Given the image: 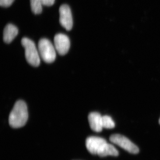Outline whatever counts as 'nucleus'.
Wrapping results in <instances>:
<instances>
[{"label":"nucleus","mask_w":160,"mask_h":160,"mask_svg":"<svg viewBox=\"0 0 160 160\" xmlns=\"http://www.w3.org/2000/svg\"><path fill=\"white\" fill-rule=\"evenodd\" d=\"M98 155L101 157H104L109 155L118 156L119 152L113 145L106 143L99 150Z\"/></svg>","instance_id":"10"},{"label":"nucleus","mask_w":160,"mask_h":160,"mask_svg":"<svg viewBox=\"0 0 160 160\" xmlns=\"http://www.w3.org/2000/svg\"><path fill=\"white\" fill-rule=\"evenodd\" d=\"M22 44L25 49V56L27 62L34 67L39 66V52L34 42L28 38H24L22 39Z\"/></svg>","instance_id":"2"},{"label":"nucleus","mask_w":160,"mask_h":160,"mask_svg":"<svg viewBox=\"0 0 160 160\" xmlns=\"http://www.w3.org/2000/svg\"><path fill=\"white\" fill-rule=\"evenodd\" d=\"M55 0H42L44 6H50L54 4Z\"/></svg>","instance_id":"14"},{"label":"nucleus","mask_w":160,"mask_h":160,"mask_svg":"<svg viewBox=\"0 0 160 160\" xmlns=\"http://www.w3.org/2000/svg\"><path fill=\"white\" fill-rule=\"evenodd\" d=\"M60 24L67 31L72 29L73 26L72 15L71 9L68 5L64 4L59 8Z\"/></svg>","instance_id":"5"},{"label":"nucleus","mask_w":160,"mask_h":160,"mask_svg":"<svg viewBox=\"0 0 160 160\" xmlns=\"http://www.w3.org/2000/svg\"><path fill=\"white\" fill-rule=\"evenodd\" d=\"M38 49L40 57L46 63L53 62L56 57L55 48L49 40L42 38L38 44Z\"/></svg>","instance_id":"3"},{"label":"nucleus","mask_w":160,"mask_h":160,"mask_svg":"<svg viewBox=\"0 0 160 160\" xmlns=\"http://www.w3.org/2000/svg\"><path fill=\"white\" fill-rule=\"evenodd\" d=\"M18 33V30L16 26L11 24H7L3 31V40L7 44L11 43Z\"/></svg>","instance_id":"9"},{"label":"nucleus","mask_w":160,"mask_h":160,"mask_svg":"<svg viewBox=\"0 0 160 160\" xmlns=\"http://www.w3.org/2000/svg\"><path fill=\"white\" fill-rule=\"evenodd\" d=\"M54 42L56 50L60 55H64L69 51L70 46V40L66 35L63 33L56 35Z\"/></svg>","instance_id":"6"},{"label":"nucleus","mask_w":160,"mask_h":160,"mask_svg":"<svg viewBox=\"0 0 160 160\" xmlns=\"http://www.w3.org/2000/svg\"><path fill=\"white\" fill-rule=\"evenodd\" d=\"M28 118V109L26 103L22 100L18 101L9 114V125L14 128L22 127L26 124Z\"/></svg>","instance_id":"1"},{"label":"nucleus","mask_w":160,"mask_h":160,"mask_svg":"<svg viewBox=\"0 0 160 160\" xmlns=\"http://www.w3.org/2000/svg\"><path fill=\"white\" fill-rule=\"evenodd\" d=\"M14 0H0V5L2 7H8L11 6Z\"/></svg>","instance_id":"13"},{"label":"nucleus","mask_w":160,"mask_h":160,"mask_svg":"<svg viewBox=\"0 0 160 160\" xmlns=\"http://www.w3.org/2000/svg\"><path fill=\"white\" fill-rule=\"evenodd\" d=\"M111 142L118 145L121 148L132 154H137L139 151L138 148L131 141L122 135L114 134L112 135L109 138Z\"/></svg>","instance_id":"4"},{"label":"nucleus","mask_w":160,"mask_h":160,"mask_svg":"<svg viewBox=\"0 0 160 160\" xmlns=\"http://www.w3.org/2000/svg\"><path fill=\"white\" fill-rule=\"evenodd\" d=\"M159 124L160 125V119H159Z\"/></svg>","instance_id":"15"},{"label":"nucleus","mask_w":160,"mask_h":160,"mask_svg":"<svg viewBox=\"0 0 160 160\" xmlns=\"http://www.w3.org/2000/svg\"><path fill=\"white\" fill-rule=\"evenodd\" d=\"M89 126L92 130L100 132L102 130V116L98 112H92L88 116Z\"/></svg>","instance_id":"8"},{"label":"nucleus","mask_w":160,"mask_h":160,"mask_svg":"<svg viewBox=\"0 0 160 160\" xmlns=\"http://www.w3.org/2000/svg\"><path fill=\"white\" fill-rule=\"evenodd\" d=\"M107 142L103 138L98 137H89L86 139V147L88 151L92 154H98L99 150Z\"/></svg>","instance_id":"7"},{"label":"nucleus","mask_w":160,"mask_h":160,"mask_svg":"<svg viewBox=\"0 0 160 160\" xmlns=\"http://www.w3.org/2000/svg\"><path fill=\"white\" fill-rule=\"evenodd\" d=\"M32 11L35 14L42 13L43 3L42 0H30Z\"/></svg>","instance_id":"11"},{"label":"nucleus","mask_w":160,"mask_h":160,"mask_svg":"<svg viewBox=\"0 0 160 160\" xmlns=\"http://www.w3.org/2000/svg\"><path fill=\"white\" fill-rule=\"evenodd\" d=\"M102 125L103 128L108 129H113L115 126L114 121L108 115L102 116Z\"/></svg>","instance_id":"12"}]
</instances>
